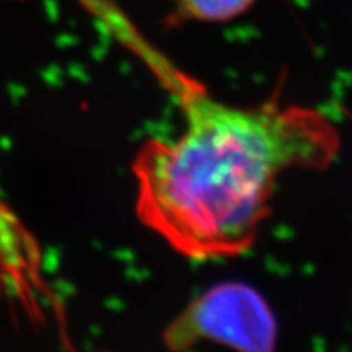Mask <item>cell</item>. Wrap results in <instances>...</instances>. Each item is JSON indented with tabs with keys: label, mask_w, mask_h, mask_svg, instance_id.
Masks as SVG:
<instances>
[{
	"label": "cell",
	"mask_w": 352,
	"mask_h": 352,
	"mask_svg": "<svg viewBox=\"0 0 352 352\" xmlns=\"http://www.w3.org/2000/svg\"><path fill=\"white\" fill-rule=\"evenodd\" d=\"M168 83L186 122L178 138L148 140L134 158L140 222L189 259L241 256L270 215L280 176L329 168L340 131L314 108L277 98L235 107L178 72Z\"/></svg>",
	"instance_id": "1"
},
{
	"label": "cell",
	"mask_w": 352,
	"mask_h": 352,
	"mask_svg": "<svg viewBox=\"0 0 352 352\" xmlns=\"http://www.w3.org/2000/svg\"><path fill=\"white\" fill-rule=\"evenodd\" d=\"M164 341L171 352H184L201 342L232 352H276L277 321L256 289L223 283L192 298L166 327Z\"/></svg>",
	"instance_id": "2"
},
{
	"label": "cell",
	"mask_w": 352,
	"mask_h": 352,
	"mask_svg": "<svg viewBox=\"0 0 352 352\" xmlns=\"http://www.w3.org/2000/svg\"><path fill=\"white\" fill-rule=\"evenodd\" d=\"M254 0H179L184 15L201 21H226L241 15Z\"/></svg>",
	"instance_id": "3"
},
{
	"label": "cell",
	"mask_w": 352,
	"mask_h": 352,
	"mask_svg": "<svg viewBox=\"0 0 352 352\" xmlns=\"http://www.w3.org/2000/svg\"><path fill=\"white\" fill-rule=\"evenodd\" d=\"M0 222H2V210H0Z\"/></svg>",
	"instance_id": "4"
}]
</instances>
